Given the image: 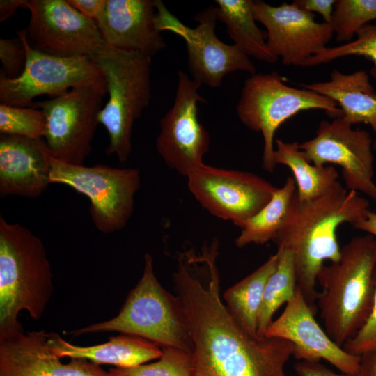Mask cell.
I'll list each match as a JSON object with an SVG mask.
<instances>
[{"mask_svg": "<svg viewBox=\"0 0 376 376\" xmlns=\"http://www.w3.org/2000/svg\"><path fill=\"white\" fill-rule=\"evenodd\" d=\"M217 243L182 253L173 274L193 343L192 376H284L292 343L251 335L221 300Z\"/></svg>", "mask_w": 376, "mask_h": 376, "instance_id": "cell-1", "label": "cell"}, {"mask_svg": "<svg viewBox=\"0 0 376 376\" xmlns=\"http://www.w3.org/2000/svg\"><path fill=\"white\" fill-rule=\"evenodd\" d=\"M369 206L367 199L347 190L338 181L327 192L308 201H299L296 194L273 241L278 248L292 253L297 285L315 312L319 295L315 289L318 276L325 261L334 263L340 257L337 228L343 223L353 226L363 219Z\"/></svg>", "mask_w": 376, "mask_h": 376, "instance_id": "cell-2", "label": "cell"}, {"mask_svg": "<svg viewBox=\"0 0 376 376\" xmlns=\"http://www.w3.org/2000/svg\"><path fill=\"white\" fill-rule=\"evenodd\" d=\"M376 237H352L336 262L324 265L317 299L324 330L342 347L359 330L370 311L375 286Z\"/></svg>", "mask_w": 376, "mask_h": 376, "instance_id": "cell-3", "label": "cell"}, {"mask_svg": "<svg viewBox=\"0 0 376 376\" xmlns=\"http://www.w3.org/2000/svg\"><path fill=\"white\" fill-rule=\"evenodd\" d=\"M54 290L42 240L0 216V335L23 329L19 313L40 320Z\"/></svg>", "mask_w": 376, "mask_h": 376, "instance_id": "cell-4", "label": "cell"}, {"mask_svg": "<svg viewBox=\"0 0 376 376\" xmlns=\"http://www.w3.org/2000/svg\"><path fill=\"white\" fill-rule=\"evenodd\" d=\"M92 60L104 75L108 94L99 115L109 136L106 153L125 162L132 150L134 123L151 98V57L105 45Z\"/></svg>", "mask_w": 376, "mask_h": 376, "instance_id": "cell-5", "label": "cell"}, {"mask_svg": "<svg viewBox=\"0 0 376 376\" xmlns=\"http://www.w3.org/2000/svg\"><path fill=\"white\" fill-rule=\"evenodd\" d=\"M106 331L134 335L162 348L171 347L192 352V340L180 300L158 281L149 253L144 256L141 278L129 292L118 314L69 334L80 336Z\"/></svg>", "mask_w": 376, "mask_h": 376, "instance_id": "cell-6", "label": "cell"}, {"mask_svg": "<svg viewBox=\"0 0 376 376\" xmlns=\"http://www.w3.org/2000/svg\"><path fill=\"white\" fill-rule=\"evenodd\" d=\"M310 109L324 110L332 118L343 116L331 99L304 88L288 86L276 72L256 73L246 80L236 112L242 124L263 136L265 171L273 172L276 165L274 159L276 131L299 112Z\"/></svg>", "mask_w": 376, "mask_h": 376, "instance_id": "cell-7", "label": "cell"}, {"mask_svg": "<svg viewBox=\"0 0 376 376\" xmlns=\"http://www.w3.org/2000/svg\"><path fill=\"white\" fill-rule=\"evenodd\" d=\"M107 94L105 79L74 87L30 107L45 116V141L53 158L84 165L92 151V141Z\"/></svg>", "mask_w": 376, "mask_h": 376, "instance_id": "cell-8", "label": "cell"}, {"mask_svg": "<svg viewBox=\"0 0 376 376\" xmlns=\"http://www.w3.org/2000/svg\"><path fill=\"white\" fill-rule=\"evenodd\" d=\"M49 179L51 183L68 185L89 199L92 221L103 233H111L126 226L140 187L136 169L104 164L74 165L53 157Z\"/></svg>", "mask_w": 376, "mask_h": 376, "instance_id": "cell-9", "label": "cell"}, {"mask_svg": "<svg viewBox=\"0 0 376 376\" xmlns=\"http://www.w3.org/2000/svg\"><path fill=\"white\" fill-rule=\"evenodd\" d=\"M155 5L158 30L173 32L185 40L192 79L209 87L217 88L230 72L243 71L251 75L256 73V68L247 54L217 36L216 7L210 6L198 13L194 17L197 25L190 28L171 13L161 0H155Z\"/></svg>", "mask_w": 376, "mask_h": 376, "instance_id": "cell-10", "label": "cell"}, {"mask_svg": "<svg viewBox=\"0 0 376 376\" xmlns=\"http://www.w3.org/2000/svg\"><path fill=\"white\" fill-rule=\"evenodd\" d=\"M17 33L25 48L26 66L15 79L0 75L1 104L29 107L40 95L54 96L80 85L104 80L92 59L42 52L30 46L24 30Z\"/></svg>", "mask_w": 376, "mask_h": 376, "instance_id": "cell-11", "label": "cell"}, {"mask_svg": "<svg viewBox=\"0 0 376 376\" xmlns=\"http://www.w3.org/2000/svg\"><path fill=\"white\" fill-rule=\"evenodd\" d=\"M188 188L209 213L240 229L272 198L278 187L254 173L205 164L186 177Z\"/></svg>", "mask_w": 376, "mask_h": 376, "instance_id": "cell-12", "label": "cell"}, {"mask_svg": "<svg viewBox=\"0 0 376 376\" xmlns=\"http://www.w3.org/2000/svg\"><path fill=\"white\" fill-rule=\"evenodd\" d=\"M373 141L369 132L352 128L340 116L321 121L315 136L300 143L299 148L315 166H340L347 190L362 192L376 201Z\"/></svg>", "mask_w": 376, "mask_h": 376, "instance_id": "cell-13", "label": "cell"}, {"mask_svg": "<svg viewBox=\"0 0 376 376\" xmlns=\"http://www.w3.org/2000/svg\"><path fill=\"white\" fill-rule=\"evenodd\" d=\"M30 19L24 30L31 47L63 57L93 59L105 45L95 21L67 0H26Z\"/></svg>", "mask_w": 376, "mask_h": 376, "instance_id": "cell-14", "label": "cell"}, {"mask_svg": "<svg viewBox=\"0 0 376 376\" xmlns=\"http://www.w3.org/2000/svg\"><path fill=\"white\" fill-rule=\"evenodd\" d=\"M201 85L178 72L174 102L160 120L156 139L157 151L166 166L185 177L204 164L210 144V134L198 118V103L206 102L198 93Z\"/></svg>", "mask_w": 376, "mask_h": 376, "instance_id": "cell-15", "label": "cell"}, {"mask_svg": "<svg viewBox=\"0 0 376 376\" xmlns=\"http://www.w3.org/2000/svg\"><path fill=\"white\" fill-rule=\"evenodd\" d=\"M253 13L255 20L266 29L269 50L285 65L303 66L327 47L334 36L329 24L317 22L313 13L292 2L274 6L253 1Z\"/></svg>", "mask_w": 376, "mask_h": 376, "instance_id": "cell-16", "label": "cell"}, {"mask_svg": "<svg viewBox=\"0 0 376 376\" xmlns=\"http://www.w3.org/2000/svg\"><path fill=\"white\" fill-rule=\"evenodd\" d=\"M315 312L306 302L297 287L284 311L267 328L265 336L290 342L292 356L297 360H325L341 373L357 375L361 357L349 353L337 345L318 324Z\"/></svg>", "mask_w": 376, "mask_h": 376, "instance_id": "cell-17", "label": "cell"}, {"mask_svg": "<svg viewBox=\"0 0 376 376\" xmlns=\"http://www.w3.org/2000/svg\"><path fill=\"white\" fill-rule=\"evenodd\" d=\"M43 331L24 329L0 335V376H109L99 365L82 359L63 363Z\"/></svg>", "mask_w": 376, "mask_h": 376, "instance_id": "cell-18", "label": "cell"}, {"mask_svg": "<svg viewBox=\"0 0 376 376\" xmlns=\"http://www.w3.org/2000/svg\"><path fill=\"white\" fill-rule=\"evenodd\" d=\"M155 17V0H107L96 23L106 45L152 57L166 47Z\"/></svg>", "mask_w": 376, "mask_h": 376, "instance_id": "cell-19", "label": "cell"}, {"mask_svg": "<svg viewBox=\"0 0 376 376\" xmlns=\"http://www.w3.org/2000/svg\"><path fill=\"white\" fill-rule=\"evenodd\" d=\"M52 157L43 138L1 135V196H41L51 183Z\"/></svg>", "mask_w": 376, "mask_h": 376, "instance_id": "cell-20", "label": "cell"}, {"mask_svg": "<svg viewBox=\"0 0 376 376\" xmlns=\"http://www.w3.org/2000/svg\"><path fill=\"white\" fill-rule=\"evenodd\" d=\"M109 339L102 344L79 346L65 340L56 333L47 334L48 344L55 355L86 359L97 365L134 367L158 359L163 353L159 345L139 336L122 334Z\"/></svg>", "mask_w": 376, "mask_h": 376, "instance_id": "cell-21", "label": "cell"}, {"mask_svg": "<svg viewBox=\"0 0 376 376\" xmlns=\"http://www.w3.org/2000/svg\"><path fill=\"white\" fill-rule=\"evenodd\" d=\"M302 87L331 99L349 123L369 125L376 136V91L366 71L347 74L334 70L329 80L303 84Z\"/></svg>", "mask_w": 376, "mask_h": 376, "instance_id": "cell-22", "label": "cell"}, {"mask_svg": "<svg viewBox=\"0 0 376 376\" xmlns=\"http://www.w3.org/2000/svg\"><path fill=\"white\" fill-rule=\"evenodd\" d=\"M218 20L226 27L235 46L249 56L268 63L278 58L269 50L263 32L256 24L253 0H216Z\"/></svg>", "mask_w": 376, "mask_h": 376, "instance_id": "cell-23", "label": "cell"}, {"mask_svg": "<svg viewBox=\"0 0 376 376\" xmlns=\"http://www.w3.org/2000/svg\"><path fill=\"white\" fill-rule=\"evenodd\" d=\"M274 159L276 164L286 166L292 172L299 201L322 195L338 182V173L333 166H315L307 160L296 141L276 139Z\"/></svg>", "mask_w": 376, "mask_h": 376, "instance_id": "cell-24", "label": "cell"}, {"mask_svg": "<svg viewBox=\"0 0 376 376\" xmlns=\"http://www.w3.org/2000/svg\"><path fill=\"white\" fill-rule=\"evenodd\" d=\"M278 260L276 251L251 274L229 288L223 295L233 316L253 336H258V320L265 285L276 269Z\"/></svg>", "mask_w": 376, "mask_h": 376, "instance_id": "cell-25", "label": "cell"}, {"mask_svg": "<svg viewBox=\"0 0 376 376\" xmlns=\"http://www.w3.org/2000/svg\"><path fill=\"white\" fill-rule=\"evenodd\" d=\"M296 194V182L293 178L288 177L270 201L245 223L235 239L236 246L242 248L274 240L288 217Z\"/></svg>", "mask_w": 376, "mask_h": 376, "instance_id": "cell-26", "label": "cell"}, {"mask_svg": "<svg viewBox=\"0 0 376 376\" xmlns=\"http://www.w3.org/2000/svg\"><path fill=\"white\" fill-rule=\"evenodd\" d=\"M279 260L275 270L269 276L265 285L262 305L258 320V336L265 334L272 322L276 311L289 302L295 295L297 278L292 253L278 248Z\"/></svg>", "mask_w": 376, "mask_h": 376, "instance_id": "cell-27", "label": "cell"}, {"mask_svg": "<svg viewBox=\"0 0 376 376\" xmlns=\"http://www.w3.org/2000/svg\"><path fill=\"white\" fill-rule=\"evenodd\" d=\"M376 20V0H336L330 25L338 41L347 43Z\"/></svg>", "mask_w": 376, "mask_h": 376, "instance_id": "cell-28", "label": "cell"}, {"mask_svg": "<svg viewBox=\"0 0 376 376\" xmlns=\"http://www.w3.org/2000/svg\"><path fill=\"white\" fill-rule=\"evenodd\" d=\"M157 361L130 368H111L109 376H192V352L175 347H163Z\"/></svg>", "mask_w": 376, "mask_h": 376, "instance_id": "cell-29", "label": "cell"}, {"mask_svg": "<svg viewBox=\"0 0 376 376\" xmlns=\"http://www.w3.org/2000/svg\"><path fill=\"white\" fill-rule=\"evenodd\" d=\"M347 56H361L371 61L370 75L376 80V24H368L350 42L333 47H325L308 58L303 67H312L329 63Z\"/></svg>", "mask_w": 376, "mask_h": 376, "instance_id": "cell-30", "label": "cell"}, {"mask_svg": "<svg viewBox=\"0 0 376 376\" xmlns=\"http://www.w3.org/2000/svg\"><path fill=\"white\" fill-rule=\"evenodd\" d=\"M45 132L46 120L41 109L0 104L1 135L44 139Z\"/></svg>", "mask_w": 376, "mask_h": 376, "instance_id": "cell-31", "label": "cell"}, {"mask_svg": "<svg viewBox=\"0 0 376 376\" xmlns=\"http://www.w3.org/2000/svg\"><path fill=\"white\" fill-rule=\"evenodd\" d=\"M375 293L370 311L365 322L343 348L350 354L361 356L376 350V270Z\"/></svg>", "mask_w": 376, "mask_h": 376, "instance_id": "cell-32", "label": "cell"}, {"mask_svg": "<svg viewBox=\"0 0 376 376\" xmlns=\"http://www.w3.org/2000/svg\"><path fill=\"white\" fill-rule=\"evenodd\" d=\"M0 61L2 74L8 79L19 77L26 66V54L20 39H0Z\"/></svg>", "mask_w": 376, "mask_h": 376, "instance_id": "cell-33", "label": "cell"}, {"mask_svg": "<svg viewBox=\"0 0 376 376\" xmlns=\"http://www.w3.org/2000/svg\"><path fill=\"white\" fill-rule=\"evenodd\" d=\"M292 3L309 13L320 14L324 22L330 24L336 0H295Z\"/></svg>", "mask_w": 376, "mask_h": 376, "instance_id": "cell-34", "label": "cell"}, {"mask_svg": "<svg viewBox=\"0 0 376 376\" xmlns=\"http://www.w3.org/2000/svg\"><path fill=\"white\" fill-rule=\"evenodd\" d=\"M86 17L97 21L103 14L107 0H67Z\"/></svg>", "mask_w": 376, "mask_h": 376, "instance_id": "cell-35", "label": "cell"}, {"mask_svg": "<svg viewBox=\"0 0 376 376\" xmlns=\"http://www.w3.org/2000/svg\"><path fill=\"white\" fill-rule=\"evenodd\" d=\"M298 376H357L346 373H336L320 361H300L294 366Z\"/></svg>", "mask_w": 376, "mask_h": 376, "instance_id": "cell-36", "label": "cell"}, {"mask_svg": "<svg viewBox=\"0 0 376 376\" xmlns=\"http://www.w3.org/2000/svg\"><path fill=\"white\" fill-rule=\"evenodd\" d=\"M357 376H376V350L361 356Z\"/></svg>", "mask_w": 376, "mask_h": 376, "instance_id": "cell-37", "label": "cell"}, {"mask_svg": "<svg viewBox=\"0 0 376 376\" xmlns=\"http://www.w3.org/2000/svg\"><path fill=\"white\" fill-rule=\"evenodd\" d=\"M26 0H1L0 22L9 19L19 8H25Z\"/></svg>", "mask_w": 376, "mask_h": 376, "instance_id": "cell-38", "label": "cell"}, {"mask_svg": "<svg viewBox=\"0 0 376 376\" xmlns=\"http://www.w3.org/2000/svg\"><path fill=\"white\" fill-rule=\"evenodd\" d=\"M354 228L376 237V213L368 210L366 217L353 225Z\"/></svg>", "mask_w": 376, "mask_h": 376, "instance_id": "cell-39", "label": "cell"}, {"mask_svg": "<svg viewBox=\"0 0 376 376\" xmlns=\"http://www.w3.org/2000/svg\"><path fill=\"white\" fill-rule=\"evenodd\" d=\"M373 149H375L376 150V136H375V139L373 141Z\"/></svg>", "mask_w": 376, "mask_h": 376, "instance_id": "cell-40", "label": "cell"}, {"mask_svg": "<svg viewBox=\"0 0 376 376\" xmlns=\"http://www.w3.org/2000/svg\"><path fill=\"white\" fill-rule=\"evenodd\" d=\"M286 376V375H285Z\"/></svg>", "mask_w": 376, "mask_h": 376, "instance_id": "cell-41", "label": "cell"}]
</instances>
